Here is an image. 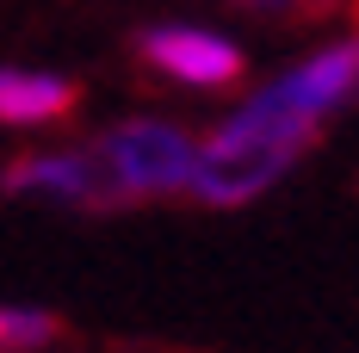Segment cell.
<instances>
[{"label":"cell","instance_id":"6da1fadb","mask_svg":"<svg viewBox=\"0 0 359 353\" xmlns=\"http://www.w3.org/2000/svg\"><path fill=\"white\" fill-rule=\"evenodd\" d=\"M347 100H359V32L310 50L304 62L273 74L260 93H248L229 118H217L211 137H198L192 199H205V205L260 199L266 186L291 174V161L316 142L323 118H334Z\"/></svg>","mask_w":359,"mask_h":353},{"label":"cell","instance_id":"7a4b0ae2","mask_svg":"<svg viewBox=\"0 0 359 353\" xmlns=\"http://www.w3.org/2000/svg\"><path fill=\"white\" fill-rule=\"evenodd\" d=\"M93 161L106 180V205H130V199H192L198 180V142L168 118H124L93 142Z\"/></svg>","mask_w":359,"mask_h":353},{"label":"cell","instance_id":"3957f363","mask_svg":"<svg viewBox=\"0 0 359 353\" xmlns=\"http://www.w3.org/2000/svg\"><path fill=\"white\" fill-rule=\"evenodd\" d=\"M137 56H143L155 74H168L174 87H192V93H217V87H236L248 56L236 37L211 32V25H149L137 37Z\"/></svg>","mask_w":359,"mask_h":353},{"label":"cell","instance_id":"277c9868","mask_svg":"<svg viewBox=\"0 0 359 353\" xmlns=\"http://www.w3.org/2000/svg\"><path fill=\"white\" fill-rule=\"evenodd\" d=\"M0 186L13 199H43V205H74V211L106 205V180H100L93 149H32L0 174Z\"/></svg>","mask_w":359,"mask_h":353},{"label":"cell","instance_id":"5b68a950","mask_svg":"<svg viewBox=\"0 0 359 353\" xmlns=\"http://www.w3.org/2000/svg\"><path fill=\"white\" fill-rule=\"evenodd\" d=\"M74 112V81L56 69H19L0 62V124L6 131H43Z\"/></svg>","mask_w":359,"mask_h":353},{"label":"cell","instance_id":"8992f818","mask_svg":"<svg viewBox=\"0 0 359 353\" xmlns=\"http://www.w3.org/2000/svg\"><path fill=\"white\" fill-rule=\"evenodd\" d=\"M56 341V317L37 304H0V353H37Z\"/></svg>","mask_w":359,"mask_h":353},{"label":"cell","instance_id":"52a82bcc","mask_svg":"<svg viewBox=\"0 0 359 353\" xmlns=\"http://www.w3.org/2000/svg\"><path fill=\"white\" fill-rule=\"evenodd\" d=\"M229 6H248V13H285V6H297V0H229Z\"/></svg>","mask_w":359,"mask_h":353}]
</instances>
